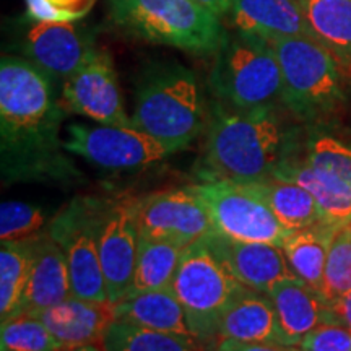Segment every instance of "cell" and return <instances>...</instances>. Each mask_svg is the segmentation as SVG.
<instances>
[{"label": "cell", "instance_id": "obj_11", "mask_svg": "<svg viewBox=\"0 0 351 351\" xmlns=\"http://www.w3.org/2000/svg\"><path fill=\"white\" fill-rule=\"evenodd\" d=\"M132 212L142 238L189 247L215 231L207 207L192 186L132 200Z\"/></svg>", "mask_w": 351, "mask_h": 351}, {"label": "cell", "instance_id": "obj_37", "mask_svg": "<svg viewBox=\"0 0 351 351\" xmlns=\"http://www.w3.org/2000/svg\"><path fill=\"white\" fill-rule=\"evenodd\" d=\"M194 2L199 3L200 7H204L205 10L213 13V15L218 16L219 20H221L226 13H231V8L234 5V0H194Z\"/></svg>", "mask_w": 351, "mask_h": 351}, {"label": "cell", "instance_id": "obj_16", "mask_svg": "<svg viewBox=\"0 0 351 351\" xmlns=\"http://www.w3.org/2000/svg\"><path fill=\"white\" fill-rule=\"evenodd\" d=\"M29 247L32 261L28 282L16 315H34L72 296L67 257L49 231L46 230L36 238L29 239Z\"/></svg>", "mask_w": 351, "mask_h": 351}, {"label": "cell", "instance_id": "obj_1", "mask_svg": "<svg viewBox=\"0 0 351 351\" xmlns=\"http://www.w3.org/2000/svg\"><path fill=\"white\" fill-rule=\"evenodd\" d=\"M54 78L26 60H0V166L3 184L67 182L78 174L59 137L65 109Z\"/></svg>", "mask_w": 351, "mask_h": 351}, {"label": "cell", "instance_id": "obj_10", "mask_svg": "<svg viewBox=\"0 0 351 351\" xmlns=\"http://www.w3.org/2000/svg\"><path fill=\"white\" fill-rule=\"evenodd\" d=\"M64 148L88 163L112 171L145 168L171 156L168 148L134 125L72 124L67 127Z\"/></svg>", "mask_w": 351, "mask_h": 351}, {"label": "cell", "instance_id": "obj_26", "mask_svg": "<svg viewBox=\"0 0 351 351\" xmlns=\"http://www.w3.org/2000/svg\"><path fill=\"white\" fill-rule=\"evenodd\" d=\"M187 247L168 241L140 236L137 262L129 295L171 288L173 278ZM127 295V296H129Z\"/></svg>", "mask_w": 351, "mask_h": 351}, {"label": "cell", "instance_id": "obj_14", "mask_svg": "<svg viewBox=\"0 0 351 351\" xmlns=\"http://www.w3.org/2000/svg\"><path fill=\"white\" fill-rule=\"evenodd\" d=\"M140 232L132 212V200L108 202L98 231L99 262L112 304L130 293L137 262Z\"/></svg>", "mask_w": 351, "mask_h": 351}, {"label": "cell", "instance_id": "obj_38", "mask_svg": "<svg viewBox=\"0 0 351 351\" xmlns=\"http://www.w3.org/2000/svg\"><path fill=\"white\" fill-rule=\"evenodd\" d=\"M60 351H104L103 346L99 345H83L75 346V348H62Z\"/></svg>", "mask_w": 351, "mask_h": 351}, {"label": "cell", "instance_id": "obj_27", "mask_svg": "<svg viewBox=\"0 0 351 351\" xmlns=\"http://www.w3.org/2000/svg\"><path fill=\"white\" fill-rule=\"evenodd\" d=\"M104 351H202L197 340L114 320L103 339Z\"/></svg>", "mask_w": 351, "mask_h": 351}, {"label": "cell", "instance_id": "obj_2", "mask_svg": "<svg viewBox=\"0 0 351 351\" xmlns=\"http://www.w3.org/2000/svg\"><path fill=\"white\" fill-rule=\"evenodd\" d=\"M208 121L204 176L257 181L274 173L298 147L276 106L238 111L217 101Z\"/></svg>", "mask_w": 351, "mask_h": 351}, {"label": "cell", "instance_id": "obj_22", "mask_svg": "<svg viewBox=\"0 0 351 351\" xmlns=\"http://www.w3.org/2000/svg\"><path fill=\"white\" fill-rule=\"evenodd\" d=\"M114 315L117 320L135 326L197 340L187 322L186 311L171 288L125 296L114 304Z\"/></svg>", "mask_w": 351, "mask_h": 351}, {"label": "cell", "instance_id": "obj_12", "mask_svg": "<svg viewBox=\"0 0 351 351\" xmlns=\"http://www.w3.org/2000/svg\"><path fill=\"white\" fill-rule=\"evenodd\" d=\"M98 51L93 29L75 21H36L20 43L21 57L56 82H65Z\"/></svg>", "mask_w": 351, "mask_h": 351}, {"label": "cell", "instance_id": "obj_18", "mask_svg": "<svg viewBox=\"0 0 351 351\" xmlns=\"http://www.w3.org/2000/svg\"><path fill=\"white\" fill-rule=\"evenodd\" d=\"M64 348L103 345L104 333L116 320L112 302L86 301L70 296L59 304L34 314Z\"/></svg>", "mask_w": 351, "mask_h": 351}, {"label": "cell", "instance_id": "obj_21", "mask_svg": "<svg viewBox=\"0 0 351 351\" xmlns=\"http://www.w3.org/2000/svg\"><path fill=\"white\" fill-rule=\"evenodd\" d=\"M230 15L234 29L265 39L291 36L315 39L296 0H234Z\"/></svg>", "mask_w": 351, "mask_h": 351}, {"label": "cell", "instance_id": "obj_19", "mask_svg": "<svg viewBox=\"0 0 351 351\" xmlns=\"http://www.w3.org/2000/svg\"><path fill=\"white\" fill-rule=\"evenodd\" d=\"M270 176L293 181L304 187L317 202L328 225L337 228L351 225V187L346 186L330 169L311 163L293 152L276 166Z\"/></svg>", "mask_w": 351, "mask_h": 351}, {"label": "cell", "instance_id": "obj_29", "mask_svg": "<svg viewBox=\"0 0 351 351\" xmlns=\"http://www.w3.org/2000/svg\"><path fill=\"white\" fill-rule=\"evenodd\" d=\"M64 346L32 314H21L3 320L0 327V350L2 351H60Z\"/></svg>", "mask_w": 351, "mask_h": 351}, {"label": "cell", "instance_id": "obj_15", "mask_svg": "<svg viewBox=\"0 0 351 351\" xmlns=\"http://www.w3.org/2000/svg\"><path fill=\"white\" fill-rule=\"evenodd\" d=\"M204 243L241 285L254 291L267 295L275 285L298 278L280 245L234 241L215 231Z\"/></svg>", "mask_w": 351, "mask_h": 351}, {"label": "cell", "instance_id": "obj_24", "mask_svg": "<svg viewBox=\"0 0 351 351\" xmlns=\"http://www.w3.org/2000/svg\"><path fill=\"white\" fill-rule=\"evenodd\" d=\"M315 41L337 57L351 78V0H296Z\"/></svg>", "mask_w": 351, "mask_h": 351}, {"label": "cell", "instance_id": "obj_31", "mask_svg": "<svg viewBox=\"0 0 351 351\" xmlns=\"http://www.w3.org/2000/svg\"><path fill=\"white\" fill-rule=\"evenodd\" d=\"M324 296L328 301L351 293V226L335 231L324 271Z\"/></svg>", "mask_w": 351, "mask_h": 351}, {"label": "cell", "instance_id": "obj_3", "mask_svg": "<svg viewBox=\"0 0 351 351\" xmlns=\"http://www.w3.org/2000/svg\"><path fill=\"white\" fill-rule=\"evenodd\" d=\"M210 119L195 73L174 60L150 64L135 86L132 125L178 153L191 145Z\"/></svg>", "mask_w": 351, "mask_h": 351}, {"label": "cell", "instance_id": "obj_28", "mask_svg": "<svg viewBox=\"0 0 351 351\" xmlns=\"http://www.w3.org/2000/svg\"><path fill=\"white\" fill-rule=\"evenodd\" d=\"M32 247L29 241L2 243L0 247V319L15 317L28 282Z\"/></svg>", "mask_w": 351, "mask_h": 351}, {"label": "cell", "instance_id": "obj_35", "mask_svg": "<svg viewBox=\"0 0 351 351\" xmlns=\"http://www.w3.org/2000/svg\"><path fill=\"white\" fill-rule=\"evenodd\" d=\"M213 351H296V348L270 343H247L238 340H218Z\"/></svg>", "mask_w": 351, "mask_h": 351}, {"label": "cell", "instance_id": "obj_13", "mask_svg": "<svg viewBox=\"0 0 351 351\" xmlns=\"http://www.w3.org/2000/svg\"><path fill=\"white\" fill-rule=\"evenodd\" d=\"M60 103L65 111L98 124L132 125L124 109L117 72L111 56L104 51H96L80 70L62 82Z\"/></svg>", "mask_w": 351, "mask_h": 351}, {"label": "cell", "instance_id": "obj_17", "mask_svg": "<svg viewBox=\"0 0 351 351\" xmlns=\"http://www.w3.org/2000/svg\"><path fill=\"white\" fill-rule=\"evenodd\" d=\"M218 340L270 343L293 348L291 340L280 326L269 295L249 288H244L221 315Z\"/></svg>", "mask_w": 351, "mask_h": 351}, {"label": "cell", "instance_id": "obj_39", "mask_svg": "<svg viewBox=\"0 0 351 351\" xmlns=\"http://www.w3.org/2000/svg\"><path fill=\"white\" fill-rule=\"evenodd\" d=\"M350 226H351V225H350Z\"/></svg>", "mask_w": 351, "mask_h": 351}, {"label": "cell", "instance_id": "obj_23", "mask_svg": "<svg viewBox=\"0 0 351 351\" xmlns=\"http://www.w3.org/2000/svg\"><path fill=\"white\" fill-rule=\"evenodd\" d=\"M269 205L285 230L293 232L327 223L314 197L300 184L267 176L257 181L243 182Z\"/></svg>", "mask_w": 351, "mask_h": 351}, {"label": "cell", "instance_id": "obj_32", "mask_svg": "<svg viewBox=\"0 0 351 351\" xmlns=\"http://www.w3.org/2000/svg\"><path fill=\"white\" fill-rule=\"evenodd\" d=\"M311 163L330 169L351 187V145L315 129L306 140L304 155Z\"/></svg>", "mask_w": 351, "mask_h": 351}, {"label": "cell", "instance_id": "obj_30", "mask_svg": "<svg viewBox=\"0 0 351 351\" xmlns=\"http://www.w3.org/2000/svg\"><path fill=\"white\" fill-rule=\"evenodd\" d=\"M51 219L46 210L19 200H5L0 205V241L21 243L47 230Z\"/></svg>", "mask_w": 351, "mask_h": 351}, {"label": "cell", "instance_id": "obj_5", "mask_svg": "<svg viewBox=\"0 0 351 351\" xmlns=\"http://www.w3.org/2000/svg\"><path fill=\"white\" fill-rule=\"evenodd\" d=\"M108 13L132 38L199 57L215 56L225 34L221 20L194 0H108Z\"/></svg>", "mask_w": 351, "mask_h": 351}, {"label": "cell", "instance_id": "obj_7", "mask_svg": "<svg viewBox=\"0 0 351 351\" xmlns=\"http://www.w3.org/2000/svg\"><path fill=\"white\" fill-rule=\"evenodd\" d=\"M244 288L204 239L186 249L171 283V289L186 311L191 330L202 346L218 341L221 315Z\"/></svg>", "mask_w": 351, "mask_h": 351}, {"label": "cell", "instance_id": "obj_8", "mask_svg": "<svg viewBox=\"0 0 351 351\" xmlns=\"http://www.w3.org/2000/svg\"><path fill=\"white\" fill-rule=\"evenodd\" d=\"M106 205L104 200L78 197L47 226L67 257L72 296L80 300L109 302L98 251V231Z\"/></svg>", "mask_w": 351, "mask_h": 351}, {"label": "cell", "instance_id": "obj_33", "mask_svg": "<svg viewBox=\"0 0 351 351\" xmlns=\"http://www.w3.org/2000/svg\"><path fill=\"white\" fill-rule=\"evenodd\" d=\"M28 16L36 21H77L93 8L96 0H25Z\"/></svg>", "mask_w": 351, "mask_h": 351}, {"label": "cell", "instance_id": "obj_34", "mask_svg": "<svg viewBox=\"0 0 351 351\" xmlns=\"http://www.w3.org/2000/svg\"><path fill=\"white\" fill-rule=\"evenodd\" d=\"M296 351H351V330L341 324H324L306 333Z\"/></svg>", "mask_w": 351, "mask_h": 351}, {"label": "cell", "instance_id": "obj_4", "mask_svg": "<svg viewBox=\"0 0 351 351\" xmlns=\"http://www.w3.org/2000/svg\"><path fill=\"white\" fill-rule=\"evenodd\" d=\"M283 77V106L298 119L330 122L346 103L348 73L337 57L313 38L269 39Z\"/></svg>", "mask_w": 351, "mask_h": 351}, {"label": "cell", "instance_id": "obj_36", "mask_svg": "<svg viewBox=\"0 0 351 351\" xmlns=\"http://www.w3.org/2000/svg\"><path fill=\"white\" fill-rule=\"evenodd\" d=\"M330 307L335 322L351 330V293L339 298V300L330 301Z\"/></svg>", "mask_w": 351, "mask_h": 351}, {"label": "cell", "instance_id": "obj_25", "mask_svg": "<svg viewBox=\"0 0 351 351\" xmlns=\"http://www.w3.org/2000/svg\"><path fill=\"white\" fill-rule=\"evenodd\" d=\"M337 230L339 228L328 223H319L304 230L289 232L282 245L289 267L298 278L320 293L324 289L328 247Z\"/></svg>", "mask_w": 351, "mask_h": 351}, {"label": "cell", "instance_id": "obj_6", "mask_svg": "<svg viewBox=\"0 0 351 351\" xmlns=\"http://www.w3.org/2000/svg\"><path fill=\"white\" fill-rule=\"evenodd\" d=\"M210 88L223 106L249 111L283 104V77L269 39L225 32L215 52Z\"/></svg>", "mask_w": 351, "mask_h": 351}, {"label": "cell", "instance_id": "obj_20", "mask_svg": "<svg viewBox=\"0 0 351 351\" xmlns=\"http://www.w3.org/2000/svg\"><path fill=\"white\" fill-rule=\"evenodd\" d=\"M275 307L280 326L293 346L302 337L324 324H337L330 301L300 278L285 280L267 293Z\"/></svg>", "mask_w": 351, "mask_h": 351}, {"label": "cell", "instance_id": "obj_9", "mask_svg": "<svg viewBox=\"0 0 351 351\" xmlns=\"http://www.w3.org/2000/svg\"><path fill=\"white\" fill-rule=\"evenodd\" d=\"M192 187L207 207L215 232L225 238L282 247L289 234L269 205L243 182L200 174Z\"/></svg>", "mask_w": 351, "mask_h": 351}]
</instances>
